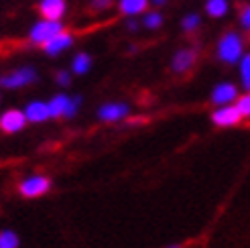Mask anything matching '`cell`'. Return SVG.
Wrapping results in <instances>:
<instances>
[{
  "mask_svg": "<svg viewBox=\"0 0 250 248\" xmlns=\"http://www.w3.org/2000/svg\"><path fill=\"white\" fill-rule=\"evenodd\" d=\"M128 114H130V108L124 102H108L98 108V118L102 122H120Z\"/></svg>",
  "mask_w": 250,
  "mask_h": 248,
  "instance_id": "8",
  "label": "cell"
},
{
  "mask_svg": "<svg viewBox=\"0 0 250 248\" xmlns=\"http://www.w3.org/2000/svg\"><path fill=\"white\" fill-rule=\"evenodd\" d=\"M240 24H242L244 31H250V2L244 4L240 10Z\"/></svg>",
  "mask_w": 250,
  "mask_h": 248,
  "instance_id": "22",
  "label": "cell"
},
{
  "mask_svg": "<svg viewBox=\"0 0 250 248\" xmlns=\"http://www.w3.org/2000/svg\"><path fill=\"white\" fill-rule=\"evenodd\" d=\"M24 116H27V122H35V124H41L45 120L51 118V112H49V104L41 102V100H35L31 104H27V108L22 110Z\"/></svg>",
  "mask_w": 250,
  "mask_h": 248,
  "instance_id": "13",
  "label": "cell"
},
{
  "mask_svg": "<svg viewBox=\"0 0 250 248\" xmlns=\"http://www.w3.org/2000/svg\"><path fill=\"white\" fill-rule=\"evenodd\" d=\"M242 120V114L238 112V108L234 104H228V106H218L211 114V122L216 126H222V128H228V126H236Z\"/></svg>",
  "mask_w": 250,
  "mask_h": 248,
  "instance_id": "6",
  "label": "cell"
},
{
  "mask_svg": "<svg viewBox=\"0 0 250 248\" xmlns=\"http://www.w3.org/2000/svg\"><path fill=\"white\" fill-rule=\"evenodd\" d=\"M195 59H197L195 49H179L171 59V69L175 73H185V71H189L193 67Z\"/></svg>",
  "mask_w": 250,
  "mask_h": 248,
  "instance_id": "11",
  "label": "cell"
},
{
  "mask_svg": "<svg viewBox=\"0 0 250 248\" xmlns=\"http://www.w3.org/2000/svg\"><path fill=\"white\" fill-rule=\"evenodd\" d=\"M21 240L12 230H0V248H19Z\"/></svg>",
  "mask_w": 250,
  "mask_h": 248,
  "instance_id": "19",
  "label": "cell"
},
{
  "mask_svg": "<svg viewBox=\"0 0 250 248\" xmlns=\"http://www.w3.org/2000/svg\"><path fill=\"white\" fill-rule=\"evenodd\" d=\"M92 69V57L87 53H78L76 57L71 59V73H76V76H83Z\"/></svg>",
  "mask_w": 250,
  "mask_h": 248,
  "instance_id": "15",
  "label": "cell"
},
{
  "mask_svg": "<svg viewBox=\"0 0 250 248\" xmlns=\"http://www.w3.org/2000/svg\"><path fill=\"white\" fill-rule=\"evenodd\" d=\"M238 100V88L230 82H222L211 90V102L216 106H228Z\"/></svg>",
  "mask_w": 250,
  "mask_h": 248,
  "instance_id": "9",
  "label": "cell"
},
{
  "mask_svg": "<svg viewBox=\"0 0 250 248\" xmlns=\"http://www.w3.org/2000/svg\"><path fill=\"white\" fill-rule=\"evenodd\" d=\"M51 189V181L43 175H31L27 179H22L19 185V191L24 197H41Z\"/></svg>",
  "mask_w": 250,
  "mask_h": 248,
  "instance_id": "5",
  "label": "cell"
},
{
  "mask_svg": "<svg viewBox=\"0 0 250 248\" xmlns=\"http://www.w3.org/2000/svg\"><path fill=\"white\" fill-rule=\"evenodd\" d=\"M39 12L45 21H61L67 12V2L65 0H41Z\"/></svg>",
  "mask_w": 250,
  "mask_h": 248,
  "instance_id": "10",
  "label": "cell"
},
{
  "mask_svg": "<svg viewBox=\"0 0 250 248\" xmlns=\"http://www.w3.org/2000/svg\"><path fill=\"white\" fill-rule=\"evenodd\" d=\"M63 29V24H61V21H39L35 22L31 31H29V41L35 43V45H45L53 39L55 35H59Z\"/></svg>",
  "mask_w": 250,
  "mask_h": 248,
  "instance_id": "3",
  "label": "cell"
},
{
  "mask_svg": "<svg viewBox=\"0 0 250 248\" xmlns=\"http://www.w3.org/2000/svg\"><path fill=\"white\" fill-rule=\"evenodd\" d=\"M55 82H57L59 85H67V83L71 82V73H69L67 69L57 71V73H55Z\"/></svg>",
  "mask_w": 250,
  "mask_h": 248,
  "instance_id": "23",
  "label": "cell"
},
{
  "mask_svg": "<svg viewBox=\"0 0 250 248\" xmlns=\"http://www.w3.org/2000/svg\"><path fill=\"white\" fill-rule=\"evenodd\" d=\"M112 2H114V0H92V8L94 10H106L112 6Z\"/></svg>",
  "mask_w": 250,
  "mask_h": 248,
  "instance_id": "24",
  "label": "cell"
},
{
  "mask_svg": "<svg viewBox=\"0 0 250 248\" xmlns=\"http://www.w3.org/2000/svg\"><path fill=\"white\" fill-rule=\"evenodd\" d=\"M234 106L238 108V112L242 114V118H250V92L238 96V100H236Z\"/></svg>",
  "mask_w": 250,
  "mask_h": 248,
  "instance_id": "20",
  "label": "cell"
},
{
  "mask_svg": "<svg viewBox=\"0 0 250 248\" xmlns=\"http://www.w3.org/2000/svg\"><path fill=\"white\" fill-rule=\"evenodd\" d=\"M126 27H128V31H136V29H139V22H136L134 19H130V21H128V24H126Z\"/></svg>",
  "mask_w": 250,
  "mask_h": 248,
  "instance_id": "25",
  "label": "cell"
},
{
  "mask_svg": "<svg viewBox=\"0 0 250 248\" xmlns=\"http://www.w3.org/2000/svg\"><path fill=\"white\" fill-rule=\"evenodd\" d=\"M148 6V0H118V8L126 17H139L145 15Z\"/></svg>",
  "mask_w": 250,
  "mask_h": 248,
  "instance_id": "14",
  "label": "cell"
},
{
  "mask_svg": "<svg viewBox=\"0 0 250 248\" xmlns=\"http://www.w3.org/2000/svg\"><path fill=\"white\" fill-rule=\"evenodd\" d=\"M165 248H183L181 244H169V246H165Z\"/></svg>",
  "mask_w": 250,
  "mask_h": 248,
  "instance_id": "27",
  "label": "cell"
},
{
  "mask_svg": "<svg viewBox=\"0 0 250 248\" xmlns=\"http://www.w3.org/2000/svg\"><path fill=\"white\" fill-rule=\"evenodd\" d=\"M143 24L146 29L155 31V29H159L161 24H163V15H161L159 10H148V12H145V17H143Z\"/></svg>",
  "mask_w": 250,
  "mask_h": 248,
  "instance_id": "18",
  "label": "cell"
},
{
  "mask_svg": "<svg viewBox=\"0 0 250 248\" xmlns=\"http://www.w3.org/2000/svg\"><path fill=\"white\" fill-rule=\"evenodd\" d=\"M199 22H202V19H199V15H195V12H191V15H187V17L181 21V27H183V31H187V33H193V31H197Z\"/></svg>",
  "mask_w": 250,
  "mask_h": 248,
  "instance_id": "21",
  "label": "cell"
},
{
  "mask_svg": "<svg viewBox=\"0 0 250 248\" xmlns=\"http://www.w3.org/2000/svg\"><path fill=\"white\" fill-rule=\"evenodd\" d=\"M216 55L222 63H228V65H234L238 63L244 55V41L238 33L234 31H228L226 35L222 37L218 41V47H216Z\"/></svg>",
  "mask_w": 250,
  "mask_h": 248,
  "instance_id": "1",
  "label": "cell"
},
{
  "mask_svg": "<svg viewBox=\"0 0 250 248\" xmlns=\"http://www.w3.org/2000/svg\"><path fill=\"white\" fill-rule=\"evenodd\" d=\"M167 0H148V4H155V6H163Z\"/></svg>",
  "mask_w": 250,
  "mask_h": 248,
  "instance_id": "26",
  "label": "cell"
},
{
  "mask_svg": "<svg viewBox=\"0 0 250 248\" xmlns=\"http://www.w3.org/2000/svg\"><path fill=\"white\" fill-rule=\"evenodd\" d=\"M71 45H73V35H71V33H67V31H61V33H59V35H55L49 43H45V45H43V51H45L47 55L55 57V55H59V53L67 51V49H69Z\"/></svg>",
  "mask_w": 250,
  "mask_h": 248,
  "instance_id": "12",
  "label": "cell"
},
{
  "mask_svg": "<svg viewBox=\"0 0 250 248\" xmlns=\"http://www.w3.org/2000/svg\"><path fill=\"white\" fill-rule=\"evenodd\" d=\"M238 69H240V83L246 92H250V53H244L242 59L238 61Z\"/></svg>",
  "mask_w": 250,
  "mask_h": 248,
  "instance_id": "17",
  "label": "cell"
},
{
  "mask_svg": "<svg viewBox=\"0 0 250 248\" xmlns=\"http://www.w3.org/2000/svg\"><path fill=\"white\" fill-rule=\"evenodd\" d=\"M37 80V71L33 67H19L15 71H8L4 76H0V85L6 90H19V88H24Z\"/></svg>",
  "mask_w": 250,
  "mask_h": 248,
  "instance_id": "4",
  "label": "cell"
},
{
  "mask_svg": "<svg viewBox=\"0 0 250 248\" xmlns=\"http://www.w3.org/2000/svg\"><path fill=\"white\" fill-rule=\"evenodd\" d=\"M27 124V116H24L22 110H15L10 108L6 112L0 114V130L2 132H8V134H15V132H21Z\"/></svg>",
  "mask_w": 250,
  "mask_h": 248,
  "instance_id": "7",
  "label": "cell"
},
{
  "mask_svg": "<svg viewBox=\"0 0 250 248\" xmlns=\"http://www.w3.org/2000/svg\"><path fill=\"white\" fill-rule=\"evenodd\" d=\"M47 104H49V112H51V118H73V116L78 114L80 106H82V96L57 94Z\"/></svg>",
  "mask_w": 250,
  "mask_h": 248,
  "instance_id": "2",
  "label": "cell"
},
{
  "mask_svg": "<svg viewBox=\"0 0 250 248\" xmlns=\"http://www.w3.org/2000/svg\"><path fill=\"white\" fill-rule=\"evenodd\" d=\"M206 12L209 17L220 19L228 12V0H208L206 2Z\"/></svg>",
  "mask_w": 250,
  "mask_h": 248,
  "instance_id": "16",
  "label": "cell"
}]
</instances>
